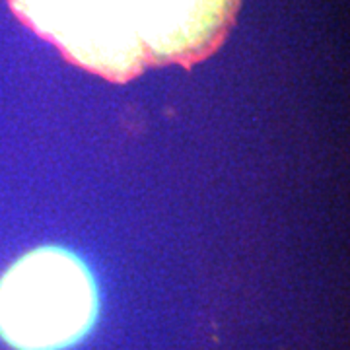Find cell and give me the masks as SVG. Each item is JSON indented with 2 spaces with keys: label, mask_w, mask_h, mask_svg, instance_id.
<instances>
[{
  "label": "cell",
  "mask_w": 350,
  "mask_h": 350,
  "mask_svg": "<svg viewBox=\"0 0 350 350\" xmlns=\"http://www.w3.org/2000/svg\"><path fill=\"white\" fill-rule=\"evenodd\" d=\"M66 61L111 82L193 66L222 45L241 0H8Z\"/></svg>",
  "instance_id": "1"
},
{
  "label": "cell",
  "mask_w": 350,
  "mask_h": 350,
  "mask_svg": "<svg viewBox=\"0 0 350 350\" xmlns=\"http://www.w3.org/2000/svg\"><path fill=\"white\" fill-rule=\"evenodd\" d=\"M98 298L86 265L61 247L25 253L0 278V337L18 350H59L96 317Z\"/></svg>",
  "instance_id": "2"
}]
</instances>
